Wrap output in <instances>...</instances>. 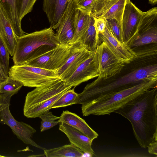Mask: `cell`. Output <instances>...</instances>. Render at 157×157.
Instances as JSON below:
<instances>
[{
    "instance_id": "277c9868",
    "label": "cell",
    "mask_w": 157,
    "mask_h": 157,
    "mask_svg": "<svg viewBox=\"0 0 157 157\" xmlns=\"http://www.w3.org/2000/svg\"><path fill=\"white\" fill-rule=\"evenodd\" d=\"M53 29L50 26L17 37L14 65L25 64L57 47L59 44Z\"/></svg>"
},
{
    "instance_id": "7402d4cb",
    "label": "cell",
    "mask_w": 157,
    "mask_h": 157,
    "mask_svg": "<svg viewBox=\"0 0 157 157\" xmlns=\"http://www.w3.org/2000/svg\"><path fill=\"white\" fill-rule=\"evenodd\" d=\"M44 151L46 157H82L84 154L82 150L71 143Z\"/></svg>"
},
{
    "instance_id": "ffe728a7",
    "label": "cell",
    "mask_w": 157,
    "mask_h": 157,
    "mask_svg": "<svg viewBox=\"0 0 157 157\" xmlns=\"http://www.w3.org/2000/svg\"><path fill=\"white\" fill-rule=\"evenodd\" d=\"M0 3L6 11L11 22L13 31L17 37L25 35L21 27L18 16L17 0H0Z\"/></svg>"
},
{
    "instance_id": "30bf717a",
    "label": "cell",
    "mask_w": 157,
    "mask_h": 157,
    "mask_svg": "<svg viewBox=\"0 0 157 157\" xmlns=\"http://www.w3.org/2000/svg\"><path fill=\"white\" fill-rule=\"evenodd\" d=\"M76 8L74 0L69 1L56 28V36L59 44L70 45L74 38Z\"/></svg>"
},
{
    "instance_id": "2e32d148",
    "label": "cell",
    "mask_w": 157,
    "mask_h": 157,
    "mask_svg": "<svg viewBox=\"0 0 157 157\" xmlns=\"http://www.w3.org/2000/svg\"><path fill=\"white\" fill-rule=\"evenodd\" d=\"M59 129L66 135L71 143L80 149L84 153L89 154L91 157L95 156L92 147V142L94 140L64 122L59 123Z\"/></svg>"
},
{
    "instance_id": "83f0119b",
    "label": "cell",
    "mask_w": 157,
    "mask_h": 157,
    "mask_svg": "<svg viewBox=\"0 0 157 157\" xmlns=\"http://www.w3.org/2000/svg\"><path fill=\"white\" fill-rule=\"evenodd\" d=\"M9 53L3 41L0 37V65L8 75L9 71Z\"/></svg>"
},
{
    "instance_id": "3957f363",
    "label": "cell",
    "mask_w": 157,
    "mask_h": 157,
    "mask_svg": "<svg viewBox=\"0 0 157 157\" xmlns=\"http://www.w3.org/2000/svg\"><path fill=\"white\" fill-rule=\"evenodd\" d=\"M157 79L147 80L132 86L94 100L82 105L83 116L110 115L141 94L157 87Z\"/></svg>"
},
{
    "instance_id": "ba28073f",
    "label": "cell",
    "mask_w": 157,
    "mask_h": 157,
    "mask_svg": "<svg viewBox=\"0 0 157 157\" xmlns=\"http://www.w3.org/2000/svg\"><path fill=\"white\" fill-rule=\"evenodd\" d=\"M96 52L99 75L97 78L106 79L120 73L125 63L109 48L104 41L98 46Z\"/></svg>"
},
{
    "instance_id": "d590c367",
    "label": "cell",
    "mask_w": 157,
    "mask_h": 157,
    "mask_svg": "<svg viewBox=\"0 0 157 157\" xmlns=\"http://www.w3.org/2000/svg\"><path fill=\"white\" fill-rule=\"evenodd\" d=\"M5 157V156H3V155H0V157Z\"/></svg>"
},
{
    "instance_id": "9c48e42d",
    "label": "cell",
    "mask_w": 157,
    "mask_h": 157,
    "mask_svg": "<svg viewBox=\"0 0 157 157\" xmlns=\"http://www.w3.org/2000/svg\"><path fill=\"white\" fill-rule=\"evenodd\" d=\"M144 12L126 0L121 25V40L129 45L138 36V27Z\"/></svg>"
},
{
    "instance_id": "cb8c5ba5",
    "label": "cell",
    "mask_w": 157,
    "mask_h": 157,
    "mask_svg": "<svg viewBox=\"0 0 157 157\" xmlns=\"http://www.w3.org/2000/svg\"><path fill=\"white\" fill-rule=\"evenodd\" d=\"M22 86L20 82L9 76L6 81L0 83V95L11 98L18 93Z\"/></svg>"
},
{
    "instance_id": "8fae6325",
    "label": "cell",
    "mask_w": 157,
    "mask_h": 157,
    "mask_svg": "<svg viewBox=\"0 0 157 157\" xmlns=\"http://www.w3.org/2000/svg\"><path fill=\"white\" fill-rule=\"evenodd\" d=\"M93 52L88 50L78 41L70 45L69 56L63 65L56 70L58 76L64 82Z\"/></svg>"
},
{
    "instance_id": "d6a6232c",
    "label": "cell",
    "mask_w": 157,
    "mask_h": 157,
    "mask_svg": "<svg viewBox=\"0 0 157 157\" xmlns=\"http://www.w3.org/2000/svg\"><path fill=\"white\" fill-rule=\"evenodd\" d=\"M9 75L5 72L1 66L0 65V83L6 81Z\"/></svg>"
},
{
    "instance_id": "f546056e",
    "label": "cell",
    "mask_w": 157,
    "mask_h": 157,
    "mask_svg": "<svg viewBox=\"0 0 157 157\" xmlns=\"http://www.w3.org/2000/svg\"><path fill=\"white\" fill-rule=\"evenodd\" d=\"M97 0H74L76 8L81 11L91 13L92 7Z\"/></svg>"
},
{
    "instance_id": "e0dca14e",
    "label": "cell",
    "mask_w": 157,
    "mask_h": 157,
    "mask_svg": "<svg viewBox=\"0 0 157 157\" xmlns=\"http://www.w3.org/2000/svg\"><path fill=\"white\" fill-rule=\"evenodd\" d=\"M0 37L6 46L10 55H13L17 42V37L13 29L8 16L0 3Z\"/></svg>"
},
{
    "instance_id": "7c38bea8",
    "label": "cell",
    "mask_w": 157,
    "mask_h": 157,
    "mask_svg": "<svg viewBox=\"0 0 157 157\" xmlns=\"http://www.w3.org/2000/svg\"><path fill=\"white\" fill-rule=\"evenodd\" d=\"M70 45L59 44L56 48L25 64L49 70H56L63 65L67 58Z\"/></svg>"
},
{
    "instance_id": "e575fe53",
    "label": "cell",
    "mask_w": 157,
    "mask_h": 157,
    "mask_svg": "<svg viewBox=\"0 0 157 157\" xmlns=\"http://www.w3.org/2000/svg\"><path fill=\"white\" fill-rule=\"evenodd\" d=\"M3 108V104L0 102V112L2 110Z\"/></svg>"
},
{
    "instance_id": "1f68e13d",
    "label": "cell",
    "mask_w": 157,
    "mask_h": 157,
    "mask_svg": "<svg viewBox=\"0 0 157 157\" xmlns=\"http://www.w3.org/2000/svg\"><path fill=\"white\" fill-rule=\"evenodd\" d=\"M148 153L151 154L157 155V141H153L148 145Z\"/></svg>"
},
{
    "instance_id": "8d00e7d4",
    "label": "cell",
    "mask_w": 157,
    "mask_h": 157,
    "mask_svg": "<svg viewBox=\"0 0 157 157\" xmlns=\"http://www.w3.org/2000/svg\"><path fill=\"white\" fill-rule=\"evenodd\" d=\"M71 0H67L68 2L69 1H71Z\"/></svg>"
},
{
    "instance_id": "836d02e7",
    "label": "cell",
    "mask_w": 157,
    "mask_h": 157,
    "mask_svg": "<svg viewBox=\"0 0 157 157\" xmlns=\"http://www.w3.org/2000/svg\"><path fill=\"white\" fill-rule=\"evenodd\" d=\"M149 3L151 4H156L157 0H148Z\"/></svg>"
},
{
    "instance_id": "8992f818",
    "label": "cell",
    "mask_w": 157,
    "mask_h": 157,
    "mask_svg": "<svg viewBox=\"0 0 157 157\" xmlns=\"http://www.w3.org/2000/svg\"><path fill=\"white\" fill-rule=\"evenodd\" d=\"M9 76L29 87L41 86L60 78L56 70H47L26 64L14 65L9 69Z\"/></svg>"
},
{
    "instance_id": "ac0fdd59",
    "label": "cell",
    "mask_w": 157,
    "mask_h": 157,
    "mask_svg": "<svg viewBox=\"0 0 157 157\" xmlns=\"http://www.w3.org/2000/svg\"><path fill=\"white\" fill-rule=\"evenodd\" d=\"M68 3L67 0H43V10L53 29L57 28Z\"/></svg>"
},
{
    "instance_id": "5b68a950",
    "label": "cell",
    "mask_w": 157,
    "mask_h": 157,
    "mask_svg": "<svg viewBox=\"0 0 157 157\" xmlns=\"http://www.w3.org/2000/svg\"><path fill=\"white\" fill-rule=\"evenodd\" d=\"M72 87L66 86L60 79L36 87L25 97L23 109L24 115L28 118L39 117L50 109L55 102Z\"/></svg>"
},
{
    "instance_id": "4316f807",
    "label": "cell",
    "mask_w": 157,
    "mask_h": 157,
    "mask_svg": "<svg viewBox=\"0 0 157 157\" xmlns=\"http://www.w3.org/2000/svg\"><path fill=\"white\" fill-rule=\"evenodd\" d=\"M37 0H17L18 16L21 21L27 14L31 12Z\"/></svg>"
},
{
    "instance_id": "d6986e66",
    "label": "cell",
    "mask_w": 157,
    "mask_h": 157,
    "mask_svg": "<svg viewBox=\"0 0 157 157\" xmlns=\"http://www.w3.org/2000/svg\"><path fill=\"white\" fill-rule=\"evenodd\" d=\"M58 120L60 123H65L79 130L90 139L94 140L98 136L84 119L68 110L63 111Z\"/></svg>"
},
{
    "instance_id": "484cf974",
    "label": "cell",
    "mask_w": 157,
    "mask_h": 157,
    "mask_svg": "<svg viewBox=\"0 0 157 157\" xmlns=\"http://www.w3.org/2000/svg\"><path fill=\"white\" fill-rule=\"evenodd\" d=\"M39 117L42 119L40 127L41 132L48 130L60 123L58 121L59 117L53 115L48 110Z\"/></svg>"
},
{
    "instance_id": "6da1fadb",
    "label": "cell",
    "mask_w": 157,
    "mask_h": 157,
    "mask_svg": "<svg viewBox=\"0 0 157 157\" xmlns=\"http://www.w3.org/2000/svg\"><path fill=\"white\" fill-rule=\"evenodd\" d=\"M131 123L140 146L146 148L157 141V87L147 91L115 111Z\"/></svg>"
},
{
    "instance_id": "4fadbf2b",
    "label": "cell",
    "mask_w": 157,
    "mask_h": 157,
    "mask_svg": "<svg viewBox=\"0 0 157 157\" xmlns=\"http://www.w3.org/2000/svg\"><path fill=\"white\" fill-rule=\"evenodd\" d=\"M99 74L96 51L78 67L64 82L66 86L75 87L83 82L98 77Z\"/></svg>"
},
{
    "instance_id": "52a82bcc",
    "label": "cell",
    "mask_w": 157,
    "mask_h": 157,
    "mask_svg": "<svg viewBox=\"0 0 157 157\" xmlns=\"http://www.w3.org/2000/svg\"><path fill=\"white\" fill-rule=\"evenodd\" d=\"M10 99L0 97V102L3 104V108L0 112V123L9 126L17 137L25 144L43 150L46 149L31 138L36 130L25 123L17 121L13 117L9 108Z\"/></svg>"
},
{
    "instance_id": "d4e9b609",
    "label": "cell",
    "mask_w": 157,
    "mask_h": 157,
    "mask_svg": "<svg viewBox=\"0 0 157 157\" xmlns=\"http://www.w3.org/2000/svg\"><path fill=\"white\" fill-rule=\"evenodd\" d=\"M75 87L66 91L52 105L51 109L66 107L74 104L78 94L75 91Z\"/></svg>"
},
{
    "instance_id": "4dcf8cb0",
    "label": "cell",
    "mask_w": 157,
    "mask_h": 157,
    "mask_svg": "<svg viewBox=\"0 0 157 157\" xmlns=\"http://www.w3.org/2000/svg\"><path fill=\"white\" fill-rule=\"evenodd\" d=\"M94 26L96 32L98 37V34L103 33L106 26L105 19L94 17Z\"/></svg>"
},
{
    "instance_id": "5bb4252c",
    "label": "cell",
    "mask_w": 157,
    "mask_h": 157,
    "mask_svg": "<svg viewBox=\"0 0 157 157\" xmlns=\"http://www.w3.org/2000/svg\"><path fill=\"white\" fill-rule=\"evenodd\" d=\"M126 1L97 0L93 6L91 14L95 17L115 19L121 27Z\"/></svg>"
},
{
    "instance_id": "7a4b0ae2",
    "label": "cell",
    "mask_w": 157,
    "mask_h": 157,
    "mask_svg": "<svg viewBox=\"0 0 157 157\" xmlns=\"http://www.w3.org/2000/svg\"><path fill=\"white\" fill-rule=\"evenodd\" d=\"M157 79V64L134 70L114 80L97 78L78 94L74 104L84 105L97 98L116 93L147 80Z\"/></svg>"
},
{
    "instance_id": "f1b7e54d",
    "label": "cell",
    "mask_w": 157,
    "mask_h": 157,
    "mask_svg": "<svg viewBox=\"0 0 157 157\" xmlns=\"http://www.w3.org/2000/svg\"><path fill=\"white\" fill-rule=\"evenodd\" d=\"M106 26L111 31L114 36L120 41L121 40L120 26L117 21L114 18L105 19Z\"/></svg>"
},
{
    "instance_id": "44dd1931",
    "label": "cell",
    "mask_w": 157,
    "mask_h": 157,
    "mask_svg": "<svg viewBox=\"0 0 157 157\" xmlns=\"http://www.w3.org/2000/svg\"><path fill=\"white\" fill-rule=\"evenodd\" d=\"M79 41L88 50L94 52H96L100 44L94 26V17L91 13L87 29Z\"/></svg>"
},
{
    "instance_id": "603a6c76",
    "label": "cell",
    "mask_w": 157,
    "mask_h": 157,
    "mask_svg": "<svg viewBox=\"0 0 157 157\" xmlns=\"http://www.w3.org/2000/svg\"><path fill=\"white\" fill-rule=\"evenodd\" d=\"M75 33L72 44L79 41L88 27L91 13H83L76 9Z\"/></svg>"
},
{
    "instance_id": "9a60e30c",
    "label": "cell",
    "mask_w": 157,
    "mask_h": 157,
    "mask_svg": "<svg viewBox=\"0 0 157 157\" xmlns=\"http://www.w3.org/2000/svg\"><path fill=\"white\" fill-rule=\"evenodd\" d=\"M100 44L105 42L109 48L125 63L128 64L137 56L127 44L119 41L106 26L104 32L98 34Z\"/></svg>"
}]
</instances>
